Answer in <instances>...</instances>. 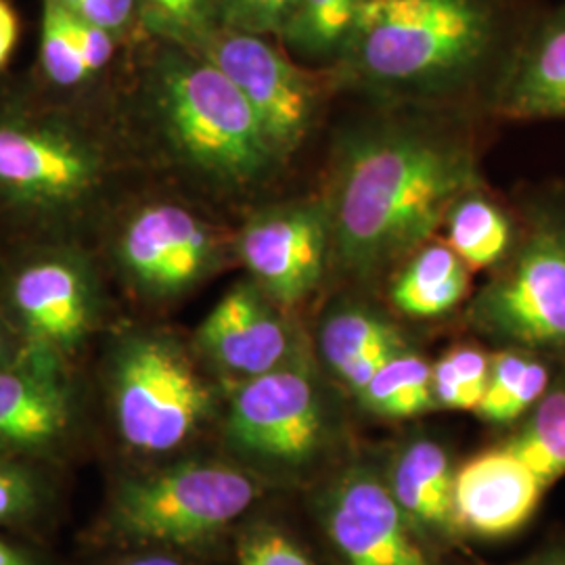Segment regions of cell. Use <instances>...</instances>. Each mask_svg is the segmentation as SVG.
I'll use <instances>...</instances> for the list:
<instances>
[{"label": "cell", "mask_w": 565, "mask_h": 565, "mask_svg": "<svg viewBox=\"0 0 565 565\" xmlns=\"http://www.w3.org/2000/svg\"><path fill=\"white\" fill-rule=\"evenodd\" d=\"M478 184L469 149L448 132L394 130L356 142L329 221L342 263L373 273L401 260L427 243Z\"/></svg>", "instance_id": "cell-1"}, {"label": "cell", "mask_w": 565, "mask_h": 565, "mask_svg": "<svg viewBox=\"0 0 565 565\" xmlns=\"http://www.w3.org/2000/svg\"><path fill=\"white\" fill-rule=\"evenodd\" d=\"M524 30L509 0H363L345 49L373 82L450 95L505 63Z\"/></svg>", "instance_id": "cell-2"}, {"label": "cell", "mask_w": 565, "mask_h": 565, "mask_svg": "<svg viewBox=\"0 0 565 565\" xmlns=\"http://www.w3.org/2000/svg\"><path fill=\"white\" fill-rule=\"evenodd\" d=\"M467 323L499 348L565 364V216L534 221L467 306Z\"/></svg>", "instance_id": "cell-3"}, {"label": "cell", "mask_w": 565, "mask_h": 565, "mask_svg": "<svg viewBox=\"0 0 565 565\" xmlns=\"http://www.w3.org/2000/svg\"><path fill=\"white\" fill-rule=\"evenodd\" d=\"M162 103L182 151L205 170L247 179L275 153L252 105L212 61L170 67Z\"/></svg>", "instance_id": "cell-4"}, {"label": "cell", "mask_w": 565, "mask_h": 565, "mask_svg": "<svg viewBox=\"0 0 565 565\" xmlns=\"http://www.w3.org/2000/svg\"><path fill=\"white\" fill-rule=\"evenodd\" d=\"M254 497V482L242 471L184 465L124 486L116 520L141 541L195 543L235 522Z\"/></svg>", "instance_id": "cell-5"}, {"label": "cell", "mask_w": 565, "mask_h": 565, "mask_svg": "<svg viewBox=\"0 0 565 565\" xmlns=\"http://www.w3.org/2000/svg\"><path fill=\"white\" fill-rule=\"evenodd\" d=\"M210 394L181 354L142 340L126 350L116 377V417L124 440L145 452L182 445L203 422Z\"/></svg>", "instance_id": "cell-6"}, {"label": "cell", "mask_w": 565, "mask_h": 565, "mask_svg": "<svg viewBox=\"0 0 565 565\" xmlns=\"http://www.w3.org/2000/svg\"><path fill=\"white\" fill-rule=\"evenodd\" d=\"M324 530L340 565H443L373 471L343 473L324 503Z\"/></svg>", "instance_id": "cell-7"}, {"label": "cell", "mask_w": 565, "mask_h": 565, "mask_svg": "<svg viewBox=\"0 0 565 565\" xmlns=\"http://www.w3.org/2000/svg\"><path fill=\"white\" fill-rule=\"evenodd\" d=\"M231 434L247 450L303 463L323 448L329 424L315 382L298 369H273L239 387Z\"/></svg>", "instance_id": "cell-8"}, {"label": "cell", "mask_w": 565, "mask_h": 565, "mask_svg": "<svg viewBox=\"0 0 565 565\" xmlns=\"http://www.w3.org/2000/svg\"><path fill=\"white\" fill-rule=\"evenodd\" d=\"M210 61L242 90L275 151L298 145L312 116V88L294 63L249 32L221 36Z\"/></svg>", "instance_id": "cell-9"}, {"label": "cell", "mask_w": 565, "mask_h": 565, "mask_svg": "<svg viewBox=\"0 0 565 565\" xmlns=\"http://www.w3.org/2000/svg\"><path fill=\"white\" fill-rule=\"evenodd\" d=\"M546 490L518 455L501 446L478 452L455 473V515L463 539L501 541L518 534Z\"/></svg>", "instance_id": "cell-10"}, {"label": "cell", "mask_w": 565, "mask_h": 565, "mask_svg": "<svg viewBox=\"0 0 565 565\" xmlns=\"http://www.w3.org/2000/svg\"><path fill=\"white\" fill-rule=\"evenodd\" d=\"M93 162L60 132L20 120H0V195L20 205H60L86 191Z\"/></svg>", "instance_id": "cell-11"}, {"label": "cell", "mask_w": 565, "mask_h": 565, "mask_svg": "<svg viewBox=\"0 0 565 565\" xmlns=\"http://www.w3.org/2000/svg\"><path fill=\"white\" fill-rule=\"evenodd\" d=\"M327 218L317 207H294L258 218L242 239L243 260L279 300L294 303L321 281Z\"/></svg>", "instance_id": "cell-12"}, {"label": "cell", "mask_w": 565, "mask_h": 565, "mask_svg": "<svg viewBox=\"0 0 565 565\" xmlns=\"http://www.w3.org/2000/svg\"><path fill=\"white\" fill-rule=\"evenodd\" d=\"M494 109L511 120L565 118V0L525 25L501 67Z\"/></svg>", "instance_id": "cell-13"}, {"label": "cell", "mask_w": 565, "mask_h": 565, "mask_svg": "<svg viewBox=\"0 0 565 565\" xmlns=\"http://www.w3.org/2000/svg\"><path fill=\"white\" fill-rule=\"evenodd\" d=\"M455 473L448 448L417 436L401 446L385 478L406 520L436 551L463 543L455 515Z\"/></svg>", "instance_id": "cell-14"}, {"label": "cell", "mask_w": 565, "mask_h": 565, "mask_svg": "<svg viewBox=\"0 0 565 565\" xmlns=\"http://www.w3.org/2000/svg\"><path fill=\"white\" fill-rule=\"evenodd\" d=\"M202 224L177 205L142 210L130 223L121 252L128 268L158 289H181L200 277L210 256Z\"/></svg>", "instance_id": "cell-15"}, {"label": "cell", "mask_w": 565, "mask_h": 565, "mask_svg": "<svg viewBox=\"0 0 565 565\" xmlns=\"http://www.w3.org/2000/svg\"><path fill=\"white\" fill-rule=\"evenodd\" d=\"M11 303L34 350H67L88 324L86 289L70 264L44 260L23 266L11 282Z\"/></svg>", "instance_id": "cell-16"}, {"label": "cell", "mask_w": 565, "mask_h": 565, "mask_svg": "<svg viewBox=\"0 0 565 565\" xmlns=\"http://www.w3.org/2000/svg\"><path fill=\"white\" fill-rule=\"evenodd\" d=\"M70 408L60 384L32 350L25 361L0 366V448L39 452L67 429Z\"/></svg>", "instance_id": "cell-17"}, {"label": "cell", "mask_w": 565, "mask_h": 565, "mask_svg": "<svg viewBox=\"0 0 565 565\" xmlns=\"http://www.w3.org/2000/svg\"><path fill=\"white\" fill-rule=\"evenodd\" d=\"M200 340L228 371L249 377L279 369L289 350L281 321L243 285L216 303L203 321Z\"/></svg>", "instance_id": "cell-18"}, {"label": "cell", "mask_w": 565, "mask_h": 565, "mask_svg": "<svg viewBox=\"0 0 565 565\" xmlns=\"http://www.w3.org/2000/svg\"><path fill=\"white\" fill-rule=\"evenodd\" d=\"M401 348L404 340L398 329L364 308H343L331 315L321 329L324 361L354 394Z\"/></svg>", "instance_id": "cell-19"}, {"label": "cell", "mask_w": 565, "mask_h": 565, "mask_svg": "<svg viewBox=\"0 0 565 565\" xmlns=\"http://www.w3.org/2000/svg\"><path fill=\"white\" fill-rule=\"evenodd\" d=\"M469 268L443 243L422 245L392 282L390 298L404 317L438 319L469 294Z\"/></svg>", "instance_id": "cell-20"}, {"label": "cell", "mask_w": 565, "mask_h": 565, "mask_svg": "<svg viewBox=\"0 0 565 565\" xmlns=\"http://www.w3.org/2000/svg\"><path fill=\"white\" fill-rule=\"evenodd\" d=\"M497 446L518 455L548 488L565 476V364L520 422Z\"/></svg>", "instance_id": "cell-21"}, {"label": "cell", "mask_w": 565, "mask_h": 565, "mask_svg": "<svg viewBox=\"0 0 565 565\" xmlns=\"http://www.w3.org/2000/svg\"><path fill=\"white\" fill-rule=\"evenodd\" d=\"M555 371L543 356L515 348H499L490 354L484 398L473 411L484 424L511 427L539 403Z\"/></svg>", "instance_id": "cell-22"}, {"label": "cell", "mask_w": 565, "mask_h": 565, "mask_svg": "<svg viewBox=\"0 0 565 565\" xmlns=\"http://www.w3.org/2000/svg\"><path fill=\"white\" fill-rule=\"evenodd\" d=\"M448 247L469 270L494 268L513 249V226L497 203L478 191L465 193L446 214Z\"/></svg>", "instance_id": "cell-23"}, {"label": "cell", "mask_w": 565, "mask_h": 565, "mask_svg": "<svg viewBox=\"0 0 565 565\" xmlns=\"http://www.w3.org/2000/svg\"><path fill=\"white\" fill-rule=\"evenodd\" d=\"M359 398L375 415L398 422L438 411L431 390V363L404 345L377 369Z\"/></svg>", "instance_id": "cell-24"}, {"label": "cell", "mask_w": 565, "mask_h": 565, "mask_svg": "<svg viewBox=\"0 0 565 565\" xmlns=\"http://www.w3.org/2000/svg\"><path fill=\"white\" fill-rule=\"evenodd\" d=\"M490 354L478 345L450 348L431 364V390L436 408L476 411L484 398Z\"/></svg>", "instance_id": "cell-25"}, {"label": "cell", "mask_w": 565, "mask_h": 565, "mask_svg": "<svg viewBox=\"0 0 565 565\" xmlns=\"http://www.w3.org/2000/svg\"><path fill=\"white\" fill-rule=\"evenodd\" d=\"M363 0H300L285 32L310 55L342 51L352 34Z\"/></svg>", "instance_id": "cell-26"}, {"label": "cell", "mask_w": 565, "mask_h": 565, "mask_svg": "<svg viewBox=\"0 0 565 565\" xmlns=\"http://www.w3.org/2000/svg\"><path fill=\"white\" fill-rule=\"evenodd\" d=\"M41 63L46 78L57 86H74L90 76L74 41L70 11L55 0H42Z\"/></svg>", "instance_id": "cell-27"}, {"label": "cell", "mask_w": 565, "mask_h": 565, "mask_svg": "<svg viewBox=\"0 0 565 565\" xmlns=\"http://www.w3.org/2000/svg\"><path fill=\"white\" fill-rule=\"evenodd\" d=\"M300 0H224L228 18L249 34L285 30Z\"/></svg>", "instance_id": "cell-28"}, {"label": "cell", "mask_w": 565, "mask_h": 565, "mask_svg": "<svg viewBox=\"0 0 565 565\" xmlns=\"http://www.w3.org/2000/svg\"><path fill=\"white\" fill-rule=\"evenodd\" d=\"M36 505V486L20 465L0 457V525L25 520Z\"/></svg>", "instance_id": "cell-29"}, {"label": "cell", "mask_w": 565, "mask_h": 565, "mask_svg": "<svg viewBox=\"0 0 565 565\" xmlns=\"http://www.w3.org/2000/svg\"><path fill=\"white\" fill-rule=\"evenodd\" d=\"M239 565H315L302 548L294 545L279 532L266 530L245 541L239 553Z\"/></svg>", "instance_id": "cell-30"}, {"label": "cell", "mask_w": 565, "mask_h": 565, "mask_svg": "<svg viewBox=\"0 0 565 565\" xmlns=\"http://www.w3.org/2000/svg\"><path fill=\"white\" fill-rule=\"evenodd\" d=\"M70 25H72L74 41L81 49L82 60L86 63L88 72L93 74V72L102 70L114 53V41L109 36V30H105L93 21L82 20L72 11H70Z\"/></svg>", "instance_id": "cell-31"}, {"label": "cell", "mask_w": 565, "mask_h": 565, "mask_svg": "<svg viewBox=\"0 0 565 565\" xmlns=\"http://www.w3.org/2000/svg\"><path fill=\"white\" fill-rule=\"evenodd\" d=\"M82 20L93 21L105 30H116L132 15L135 0H55Z\"/></svg>", "instance_id": "cell-32"}, {"label": "cell", "mask_w": 565, "mask_h": 565, "mask_svg": "<svg viewBox=\"0 0 565 565\" xmlns=\"http://www.w3.org/2000/svg\"><path fill=\"white\" fill-rule=\"evenodd\" d=\"M20 34V23L15 11L7 0H0V67L11 57Z\"/></svg>", "instance_id": "cell-33"}, {"label": "cell", "mask_w": 565, "mask_h": 565, "mask_svg": "<svg viewBox=\"0 0 565 565\" xmlns=\"http://www.w3.org/2000/svg\"><path fill=\"white\" fill-rule=\"evenodd\" d=\"M172 20L191 21L198 18L205 0H153Z\"/></svg>", "instance_id": "cell-34"}, {"label": "cell", "mask_w": 565, "mask_h": 565, "mask_svg": "<svg viewBox=\"0 0 565 565\" xmlns=\"http://www.w3.org/2000/svg\"><path fill=\"white\" fill-rule=\"evenodd\" d=\"M511 565H565V545L546 546L543 551Z\"/></svg>", "instance_id": "cell-35"}, {"label": "cell", "mask_w": 565, "mask_h": 565, "mask_svg": "<svg viewBox=\"0 0 565 565\" xmlns=\"http://www.w3.org/2000/svg\"><path fill=\"white\" fill-rule=\"evenodd\" d=\"M0 565H36L23 551L0 541Z\"/></svg>", "instance_id": "cell-36"}, {"label": "cell", "mask_w": 565, "mask_h": 565, "mask_svg": "<svg viewBox=\"0 0 565 565\" xmlns=\"http://www.w3.org/2000/svg\"><path fill=\"white\" fill-rule=\"evenodd\" d=\"M13 363H18L15 352H13L11 343L7 342V338H4V333H2V329H0V366Z\"/></svg>", "instance_id": "cell-37"}, {"label": "cell", "mask_w": 565, "mask_h": 565, "mask_svg": "<svg viewBox=\"0 0 565 565\" xmlns=\"http://www.w3.org/2000/svg\"><path fill=\"white\" fill-rule=\"evenodd\" d=\"M124 565H182L181 562L172 559V557H163V555H151V557H139Z\"/></svg>", "instance_id": "cell-38"}]
</instances>
